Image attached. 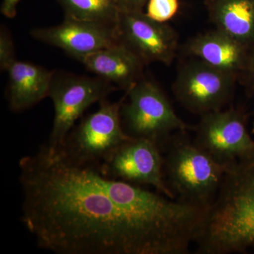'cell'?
Wrapping results in <instances>:
<instances>
[{
	"instance_id": "19",
	"label": "cell",
	"mask_w": 254,
	"mask_h": 254,
	"mask_svg": "<svg viewBox=\"0 0 254 254\" xmlns=\"http://www.w3.org/2000/svg\"><path fill=\"white\" fill-rule=\"evenodd\" d=\"M240 80H242L247 93L251 96H254V43L250 47L248 60Z\"/></svg>"
},
{
	"instance_id": "5",
	"label": "cell",
	"mask_w": 254,
	"mask_h": 254,
	"mask_svg": "<svg viewBox=\"0 0 254 254\" xmlns=\"http://www.w3.org/2000/svg\"><path fill=\"white\" fill-rule=\"evenodd\" d=\"M124 100L125 97L114 103L101 100L99 109L72 128L61 147L55 150L73 164L98 168L114 150L130 138L122 123Z\"/></svg>"
},
{
	"instance_id": "14",
	"label": "cell",
	"mask_w": 254,
	"mask_h": 254,
	"mask_svg": "<svg viewBox=\"0 0 254 254\" xmlns=\"http://www.w3.org/2000/svg\"><path fill=\"white\" fill-rule=\"evenodd\" d=\"M6 71L9 75L8 100L13 111L28 109L49 97L54 75L46 68L16 60Z\"/></svg>"
},
{
	"instance_id": "10",
	"label": "cell",
	"mask_w": 254,
	"mask_h": 254,
	"mask_svg": "<svg viewBox=\"0 0 254 254\" xmlns=\"http://www.w3.org/2000/svg\"><path fill=\"white\" fill-rule=\"evenodd\" d=\"M120 41L131 48L144 63L170 65L178 48L176 31L166 23L152 19L143 11H121L118 22Z\"/></svg>"
},
{
	"instance_id": "11",
	"label": "cell",
	"mask_w": 254,
	"mask_h": 254,
	"mask_svg": "<svg viewBox=\"0 0 254 254\" xmlns=\"http://www.w3.org/2000/svg\"><path fill=\"white\" fill-rule=\"evenodd\" d=\"M32 35L80 60L120 41L118 26L66 17L59 26L38 28Z\"/></svg>"
},
{
	"instance_id": "20",
	"label": "cell",
	"mask_w": 254,
	"mask_h": 254,
	"mask_svg": "<svg viewBox=\"0 0 254 254\" xmlns=\"http://www.w3.org/2000/svg\"><path fill=\"white\" fill-rule=\"evenodd\" d=\"M148 0H118L121 11H143Z\"/></svg>"
},
{
	"instance_id": "1",
	"label": "cell",
	"mask_w": 254,
	"mask_h": 254,
	"mask_svg": "<svg viewBox=\"0 0 254 254\" xmlns=\"http://www.w3.org/2000/svg\"><path fill=\"white\" fill-rule=\"evenodd\" d=\"M18 167L21 221L55 254H189L206 213L73 164L47 145Z\"/></svg>"
},
{
	"instance_id": "2",
	"label": "cell",
	"mask_w": 254,
	"mask_h": 254,
	"mask_svg": "<svg viewBox=\"0 0 254 254\" xmlns=\"http://www.w3.org/2000/svg\"><path fill=\"white\" fill-rule=\"evenodd\" d=\"M196 254L254 250V158L227 167L194 242Z\"/></svg>"
},
{
	"instance_id": "18",
	"label": "cell",
	"mask_w": 254,
	"mask_h": 254,
	"mask_svg": "<svg viewBox=\"0 0 254 254\" xmlns=\"http://www.w3.org/2000/svg\"><path fill=\"white\" fill-rule=\"evenodd\" d=\"M14 47L9 32L1 28L0 33V67L1 71H6L14 61Z\"/></svg>"
},
{
	"instance_id": "12",
	"label": "cell",
	"mask_w": 254,
	"mask_h": 254,
	"mask_svg": "<svg viewBox=\"0 0 254 254\" xmlns=\"http://www.w3.org/2000/svg\"><path fill=\"white\" fill-rule=\"evenodd\" d=\"M250 48L218 28L193 37L186 46L189 55L239 79L245 71Z\"/></svg>"
},
{
	"instance_id": "9",
	"label": "cell",
	"mask_w": 254,
	"mask_h": 254,
	"mask_svg": "<svg viewBox=\"0 0 254 254\" xmlns=\"http://www.w3.org/2000/svg\"><path fill=\"white\" fill-rule=\"evenodd\" d=\"M114 89L112 83L101 78L71 75L53 77L49 97L54 105L55 118L47 144L50 149L60 148L83 112Z\"/></svg>"
},
{
	"instance_id": "15",
	"label": "cell",
	"mask_w": 254,
	"mask_h": 254,
	"mask_svg": "<svg viewBox=\"0 0 254 254\" xmlns=\"http://www.w3.org/2000/svg\"><path fill=\"white\" fill-rule=\"evenodd\" d=\"M215 27L250 47L254 43V0H205Z\"/></svg>"
},
{
	"instance_id": "3",
	"label": "cell",
	"mask_w": 254,
	"mask_h": 254,
	"mask_svg": "<svg viewBox=\"0 0 254 254\" xmlns=\"http://www.w3.org/2000/svg\"><path fill=\"white\" fill-rule=\"evenodd\" d=\"M161 150L164 178L175 199L209 208L218 194L226 167L190 139L187 131L174 133Z\"/></svg>"
},
{
	"instance_id": "21",
	"label": "cell",
	"mask_w": 254,
	"mask_h": 254,
	"mask_svg": "<svg viewBox=\"0 0 254 254\" xmlns=\"http://www.w3.org/2000/svg\"><path fill=\"white\" fill-rule=\"evenodd\" d=\"M20 0H3L1 6V14L7 18H14L16 14V8Z\"/></svg>"
},
{
	"instance_id": "22",
	"label": "cell",
	"mask_w": 254,
	"mask_h": 254,
	"mask_svg": "<svg viewBox=\"0 0 254 254\" xmlns=\"http://www.w3.org/2000/svg\"></svg>"
},
{
	"instance_id": "13",
	"label": "cell",
	"mask_w": 254,
	"mask_h": 254,
	"mask_svg": "<svg viewBox=\"0 0 254 254\" xmlns=\"http://www.w3.org/2000/svg\"><path fill=\"white\" fill-rule=\"evenodd\" d=\"M81 61L100 78L126 92L142 79L144 63L121 41L85 57Z\"/></svg>"
},
{
	"instance_id": "7",
	"label": "cell",
	"mask_w": 254,
	"mask_h": 254,
	"mask_svg": "<svg viewBox=\"0 0 254 254\" xmlns=\"http://www.w3.org/2000/svg\"><path fill=\"white\" fill-rule=\"evenodd\" d=\"M193 141L226 168L254 158V140L247 128V116L237 108L201 115Z\"/></svg>"
},
{
	"instance_id": "6",
	"label": "cell",
	"mask_w": 254,
	"mask_h": 254,
	"mask_svg": "<svg viewBox=\"0 0 254 254\" xmlns=\"http://www.w3.org/2000/svg\"><path fill=\"white\" fill-rule=\"evenodd\" d=\"M239 78L196 59L182 65L173 85L175 98L200 116L223 109L233 96Z\"/></svg>"
},
{
	"instance_id": "8",
	"label": "cell",
	"mask_w": 254,
	"mask_h": 254,
	"mask_svg": "<svg viewBox=\"0 0 254 254\" xmlns=\"http://www.w3.org/2000/svg\"><path fill=\"white\" fill-rule=\"evenodd\" d=\"M98 168L102 175L108 178L139 186L150 185L159 193L175 199L164 178L161 148L149 139L130 137Z\"/></svg>"
},
{
	"instance_id": "17",
	"label": "cell",
	"mask_w": 254,
	"mask_h": 254,
	"mask_svg": "<svg viewBox=\"0 0 254 254\" xmlns=\"http://www.w3.org/2000/svg\"><path fill=\"white\" fill-rule=\"evenodd\" d=\"M179 9V0H148L145 14L155 21L166 23L175 16Z\"/></svg>"
},
{
	"instance_id": "16",
	"label": "cell",
	"mask_w": 254,
	"mask_h": 254,
	"mask_svg": "<svg viewBox=\"0 0 254 254\" xmlns=\"http://www.w3.org/2000/svg\"><path fill=\"white\" fill-rule=\"evenodd\" d=\"M66 18L118 26V0H59Z\"/></svg>"
},
{
	"instance_id": "4",
	"label": "cell",
	"mask_w": 254,
	"mask_h": 254,
	"mask_svg": "<svg viewBox=\"0 0 254 254\" xmlns=\"http://www.w3.org/2000/svg\"><path fill=\"white\" fill-rule=\"evenodd\" d=\"M126 97L127 103L124 100L122 105L121 118L128 136L149 139L162 149L174 133L190 129L153 82L142 78L127 91Z\"/></svg>"
}]
</instances>
